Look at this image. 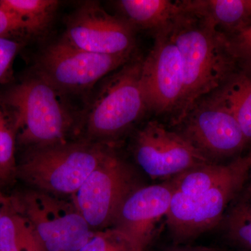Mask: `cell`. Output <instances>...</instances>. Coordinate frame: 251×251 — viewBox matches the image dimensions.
<instances>
[{"label": "cell", "instance_id": "obj_1", "mask_svg": "<svg viewBox=\"0 0 251 251\" xmlns=\"http://www.w3.org/2000/svg\"><path fill=\"white\" fill-rule=\"evenodd\" d=\"M171 33L179 52L184 77V94L175 122L198 100L224 85L239 65L224 33L183 10Z\"/></svg>", "mask_w": 251, "mask_h": 251}, {"label": "cell", "instance_id": "obj_2", "mask_svg": "<svg viewBox=\"0 0 251 251\" xmlns=\"http://www.w3.org/2000/svg\"><path fill=\"white\" fill-rule=\"evenodd\" d=\"M63 96L34 74L5 91L0 100L12 117L18 143L33 148L67 141L75 120Z\"/></svg>", "mask_w": 251, "mask_h": 251}, {"label": "cell", "instance_id": "obj_3", "mask_svg": "<svg viewBox=\"0 0 251 251\" xmlns=\"http://www.w3.org/2000/svg\"><path fill=\"white\" fill-rule=\"evenodd\" d=\"M112 151L105 143L89 140L30 148L17 164L16 177L39 192L74 196Z\"/></svg>", "mask_w": 251, "mask_h": 251}, {"label": "cell", "instance_id": "obj_4", "mask_svg": "<svg viewBox=\"0 0 251 251\" xmlns=\"http://www.w3.org/2000/svg\"><path fill=\"white\" fill-rule=\"evenodd\" d=\"M143 59L133 56L103 79L86 115L90 141L103 143L122 134L148 110L141 85Z\"/></svg>", "mask_w": 251, "mask_h": 251}, {"label": "cell", "instance_id": "obj_5", "mask_svg": "<svg viewBox=\"0 0 251 251\" xmlns=\"http://www.w3.org/2000/svg\"><path fill=\"white\" fill-rule=\"evenodd\" d=\"M10 199L13 207L30 224L44 251H79L93 237L74 202L37 191Z\"/></svg>", "mask_w": 251, "mask_h": 251}, {"label": "cell", "instance_id": "obj_6", "mask_svg": "<svg viewBox=\"0 0 251 251\" xmlns=\"http://www.w3.org/2000/svg\"><path fill=\"white\" fill-rule=\"evenodd\" d=\"M133 56L134 54L94 53L77 49L61 37L39 54L34 67V75L64 96L82 94L88 92Z\"/></svg>", "mask_w": 251, "mask_h": 251}, {"label": "cell", "instance_id": "obj_7", "mask_svg": "<svg viewBox=\"0 0 251 251\" xmlns=\"http://www.w3.org/2000/svg\"><path fill=\"white\" fill-rule=\"evenodd\" d=\"M251 171V157L239 156L230 174L202 196L191 198L173 191L166 218L175 239L188 240L215 227L247 184Z\"/></svg>", "mask_w": 251, "mask_h": 251}, {"label": "cell", "instance_id": "obj_8", "mask_svg": "<svg viewBox=\"0 0 251 251\" xmlns=\"http://www.w3.org/2000/svg\"><path fill=\"white\" fill-rule=\"evenodd\" d=\"M173 125L211 163L235 156L248 143L233 115L210 95L198 100Z\"/></svg>", "mask_w": 251, "mask_h": 251}, {"label": "cell", "instance_id": "obj_9", "mask_svg": "<svg viewBox=\"0 0 251 251\" xmlns=\"http://www.w3.org/2000/svg\"><path fill=\"white\" fill-rule=\"evenodd\" d=\"M137 188L128 166L112 151L74 196V203L91 228L112 224Z\"/></svg>", "mask_w": 251, "mask_h": 251}, {"label": "cell", "instance_id": "obj_10", "mask_svg": "<svg viewBox=\"0 0 251 251\" xmlns=\"http://www.w3.org/2000/svg\"><path fill=\"white\" fill-rule=\"evenodd\" d=\"M135 29L97 1L82 3L69 15L62 38L77 49L101 54H133Z\"/></svg>", "mask_w": 251, "mask_h": 251}, {"label": "cell", "instance_id": "obj_11", "mask_svg": "<svg viewBox=\"0 0 251 251\" xmlns=\"http://www.w3.org/2000/svg\"><path fill=\"white\" fill-rule=\"evenodd\" d=\"M171 29L154 36L152 49L143 59L141 85L149 111L158 115L173 112L175 116L182 100L184 77Z\"/></svg>", "mask_w": 251, "mask_h": 251}, {"label": "cell", "instance_id": "obj_12", "mask_svg": "<svg viewBox=\"0 0 251 251\" xmlns=\"http://www.w3.org/2000/svg\"><path fill=\"white\" fill-rule=\"evenodd\" d=\"M137 163L152 179L176 176L210 161L176 130L168 129L156 120L150 121L135 138Z\"/></svg>", "mask_w": 251, "mask_h": 251}, {"label": "cell", "instance_id": "obj_13", "mask_svg": "<svg viewBox=\"0 0 251 251\" xmlns=\"http://www.w3.org/2000/svg\"><path fill=\"white\" fill-rule=\"evenodd\" d=\"M172 196L170 183L138 188L126 200L111 230L133 251H146L157 222L169 210Z\"/></svg>", "mask_w": 251, "mask_h": 251}, {"label": "cell", "instance_id": "obj_14", "mask_svg": "<svg viewBox=\"0 0 251 251\" xmlns=\"http://www.w3.org/2000/svg\"><path fill=\"white\" fill-rule=\"evenodd\" d=\"M180 4L184 12L227 35L251 25V0H182Z\"/></svg>", "mask_w": 251, "mask_h": 251}, {"label": "cell", "instance_id": "obj_15", "mask_svg": "<svg viewBox=\"0 0 251 251\" xmlns=\"http://www.w3.org/2000/svg\"><path fill=\"white\" fill-rule=\"evenodd\" d=\"M113 4L117 15L135 30L149 31L153 36L169 30L182 13L180 1L120 0Z\"/></svg>", "mask_w": 251, "mask_h": 251}, {"label": "cell", "instance_id": "obj_16", "mask_svg": "<svg viewBox=\"0 0 251 251\" xmlns=\"http://www.w3.org/2000/svg\"><path fill=\"white\" fill-rule=\"evenodd\" d=\"M232 115L248 142L251 140V69L239 66L217 90L209 94Z\"/></svg>", "mask_w": 251, "mask_h": 251}, {"label": "cell", "instance_id": "obj_17", "mask_svg": "<svg viewBox=\"0 0 251 251\" xmlns=\"http://www.w3.org/2000/svg\"><path fill=\"white\" fill-rule=\"evenodd\" d=\"M237 157L227 165L209 163L184 172L172 180V190L189 198L199 197L230 174L237 165Z\"/></svg>", "mask_w": 251, "mask_h": 251}, {"label": "cell", "instance_id": "obj_18", "mask_svg": "<svg viewBox=\"0 0 251 251\" xmlns=\"http://www.w3.org/2000/svg\"><path fill=\"white\" fill-rule=\"evenodd\" d=\"M0 251H44L27 219L10 204L0 221Z\"/></svg>", "mask_w": 251, "mask_h": 251}, {"label": "cell", "instance_id": "obj_19", "mask_svg": "<svg viewBox=\"0 0 251 251\" xmlns=\"http://www.w3.org/2000/svg\"><path fill=\"white\" fill-rule=\"evenodd\" d=\"M226 228L230 240L251 250V179L227 209Z\"/></svg>", "mask_w": 251, "mask_h": 251}, {"label": "cell", "instance_id": "obj_20", "mask_svg": "<svg viewBox=\"0 0 251 251\" xmlns=\"http://www.w3.org/2000/svg\"><path fill=\"white\" fill-rule=\"evenodd\" d=\"M59 4L57 0H0V6L27 23L36 36L48 30Z\"/></svg>", "mask_w": 251, "mask_h": 251}, {"label": "cell", "instance_id": "obj_21", "mask_svg": "<svg viewBox=\"0 0 251 251\" xmlns=\"http://www.w3.org/2000/svg\"><path fill=\"white\" fill-rule=\"evenodd\" d=\"M16 142L12 117L0 100V190L17 178V163L15 157Z\"/></svg>", "mask_w": 251, "mask_h": 251}, {"label": "cell", "instance_id": "obj_22", "mask_svg": "<svg viewBox=\"0 0 251 251\" xmlns=\"http://www.w3.org/2000/svg\"><path fill=\"white\" fill-rule=\"evenodd\" d=\"M36 36L30 26L17 15L0 6V37L15 39Z\"/></svg>", "mask_w": 251, "mask_h": 251}, {"label": "cell", "instance_id": "obj_23", "mask_svg": "<svg viewBox=\"0 0 251 251\" xmlns=\"http://www.w3.org/2000/svg\"><path fill=\"white\" fill-rule=\"evenodd\" d=\"M229 49L240 67L251 69V25L232 34H226Z\"/></svg>", "mask_w": 251, "mask_h": 251}, {"label": "cell", "instance_id": "obj_24", "mask_svg": "<svg viewBox=\"0 0 251 251\" xmlns=\"http://www.w3.org/2000/svg\"><path fill=\"white\" fill-rule=\"evenodd\" d=\"M21 46L17 40L0 37V84L12 76L13 64Z\"/></svg>", "mask_w": 251, "mask_h": 251}, {"label": "cell", "instance_id": "obj_25", "mask_svg": "<svg viewBox=\"0 0 251 251\" xmlns=\"http://www.w3.org/2000/svg\"><path fill=\"white\" fill-rule=\"evenodd\" d=\"M10 204V198H6L0 190V221Z\"/></svg>", "mask_w": 251, "mask_h": 251}, {"label": "cell", "instance_id": "obj_26", "mask_svg": "<svg viewBox=\"0 0 251 251\" xmlns=\"http://www.w3.org/2000/svg\"><path fill=\"white\" fill-rule=\"evenodd\" d=\"M166 251H213L203 248H173Z\"/></svg>", "mask_w": 251, "mask_h": 251}, {"label": "cell", "instance_id": "obj_27", "mask_svg": "<svg viewBox=\"0 0 251 251\" xmlns=\"http://www.w3.org/2000/svg\"><path fill=\"white\" fill-rule=\"evenodd\" d=\"M248 155H249V156H250V157H251V152H250V153H249V154H248Z\"/></svg>", "mask_w": 251, "mask_h": 251}, {"label": "cell", "instance_id": "obj_28", "mask_svg": "<svg viewBox=\"0 0 251 251\" xmlns=\"http://www.w3.org/2000/svg\"><path fill=\"white\" fill-rule=\"evenodd\" d=\"M249 177H250V178H251V171L250 175H249Z\"/></svg>", "mask_w": 251, "mask_h": 251}]
</instances>
